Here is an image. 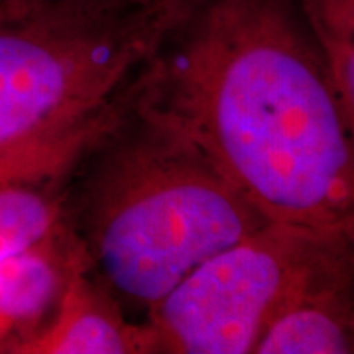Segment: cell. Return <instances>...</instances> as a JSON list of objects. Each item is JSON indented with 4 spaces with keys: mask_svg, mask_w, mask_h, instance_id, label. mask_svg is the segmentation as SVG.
Here are the masks:
<instances>
[{
    "mask_svg": "<svg viewBox=\"0 0 354 354\" xmlns=\"http://www.w3.org/2000/svg\"><path fill=\"white\" fill-rule=\"evenodd\" d=\"M354 134V0H299Z\"/></svg>",
    "mask_w": 354,
    "mask_h": 354,
    "instance_id": "obj_9",
    "label": "cell"
},
{
    "mask_svg": "<svg viewBox=\"0 0 354 354\" xmlns=\"http://www.w3.org/2000/svg\"><path fill=\"white\" fill-rule=\"evenodd\" d=\"M79 252L67 223L48 241L0 262V354H22L46 327Z\"/></svg>",
    "mask_w": 354,
    "mask_h": 354,
    "instance_id": "obj_7",
    "label": "cell"
},
{
    "mask_svg": "<svg viewBox=\"0 0 354 354\" xmlns=\"http://www.w3.org/2000/svg\"><path fill=\"white\" fill-rule=\"evenodd\" d=\"M22 354H160L146 319L128 309L97 278L83 248L71 264L50 321Z\"/></svg>",
    "mask_w": 354,
    "mask_h": 354,
    "instance_id": "obj_6",
    "label": "cell"
},
{
    "mask_svg": "<svg viewBox=\"0 0 354 354\" xmlns=\"http://www.w3.org/2000/svg\"><path fill=\"white\" fill-rule=\"evenodd\" d=\"M65 216L93 274L142 319L264 216L199 150L132 106L77 164Z\"/></svg>",
    "mask_w": 354,
    "mask_h": 354,
    "instance_id": "obj_2",
    "label": "cell"
},
{
    "mask_svg": "<svg viewBox=\"0 0 354 354\" xmlns=\"http://www.w3.org/2000/svg\"><path fill=\"white\" fill-rule=\"evenodd\" d=\"M341 228L266 223L207 260L144 317L158 353H256Z\"/></svg>",
    "mask_w": 354,
    "mask_h": 354,
    "instance_id": "obj_4",
    "label": "cell"
},
{
    "mask_svg": "<svg viewBox=\"0 0 354 354\" xmlns=\"http://www.w3.org/2000/svg\"><path fill=\"white\" fill-rule=\"evenodd\" d=\"M189 14L97 18L0 0V181L71 176Z\"/></svg>",
    "mask_w": 354,
    "mask_h": 354,
    "instance_id": "obj_3",
    "label": "cell"
},
{
    "mask_svg": "<svg viewBox=\"0 0 354 354\" xmlns=\"http://www.w3.org/2000/svg\"><path fill=\"white\" fill-rule=\"evenodd\" d=\"M22 4L57 8L64 12L97 16V18H127L146 14L191 12L203 0H12Z\"/></svg>",
    "mask_w": 354,
    "mask_h": 354,
    "instance_id": "obj_10",
    "label": "cell"
},
{
    "mask_svg": "<svg viewBox=\"0 0 354 354\" xmlns=\"http://www.w3.org/2000/svg\"><path fill=\"white\" fill-rule=\"evenodd\" d=\"M254 354H354V225L335 234Z\"/></svg>",
    "mask_w": 354,
    "mask_h": 354,
    "instance_id": "obj_5",
    "label": "cell"
},
{
    "mask_svg": "<svg viewBox=\"0 0 354 354\" xmlns=\"http://www.w3.org/2000/svg\"><path fill=\"white\" fill-rule=\"evenodd\" d=\"M69 177L0 181V262L38 246L67 225Z\"/></svg>",
    "mask_w": 354,
    "mask_h": 354,
    "instance_id": "obj_8",
    "label": "cell"
},
{
    "mask_svg": "<svg viewBox=\"0 0 354 354\" xmlns=\"http://www.w3.org/2000/svg\"><path fill=\"white\" fill-rule=\"evenodd\" d=\"M130 106L187 140L266 221L354 225V134L299 0H203Z\"/></svg>",
    "mask_w": 354,
    "mask_h": 354,
    "instance_id": "obj_1",
    "label": "cell"
}]
</instances>
